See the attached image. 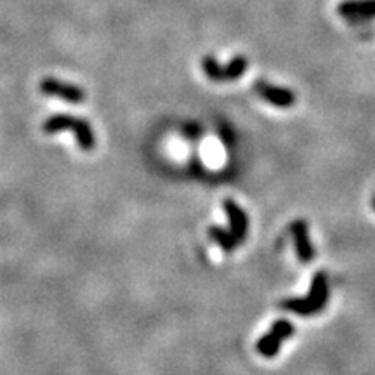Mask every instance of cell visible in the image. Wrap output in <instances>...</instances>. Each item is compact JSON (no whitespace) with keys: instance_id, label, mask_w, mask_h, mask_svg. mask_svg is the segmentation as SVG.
I'll list each match as a JSON object with an SVG mask.
<instances>
[{"instance_id":"obj_2","label":"cell","mask_w":375,"mask_h":375,"mask_svg":"<svg viewBox=\"0 0 375 375\" xmlns=\"http://www.w3.org/2000/svg\"><path fill=\"white\" fill-rule=\"evenodd\" d=\"M224 209H226L228 219H230V231H224L221 228H210V235L214 240L221 245L226 252H231L235 247L242 244L247 237L249 230V219L247 214L242 210L240 205H237L231 200L224 202Z\"/></svg>"},{"instance_id":"obj_5","label":"cell","mask_w":375,"mask_h":375,"mask_svg":"<svg viewBox=\"0 0 375 375\" xmlns=\"http://www.w3.org/2000/svg\"><path fill=\"white\" fill-rule=\"evenodd\" d=\"M68 128V131H73L75 135L78 139V145L82 148H92L94 145V138H92V131L89 127L87 122L84 120H78L75 117H66V115H56L52 119H49L44 125L45 132H58Z\"/></svg>"},{"instance_id":"obj_1","label":"cell","mask_w":375,"mask_h":375,"mask_svg":"<svg viewBox=\"0 0 375 375\" xmlns=\"http://www.w3.org/2000/svg\"><path fill=\"white\" fill-rule=\"evenodd\" d=\"M328 301V278L327 273L318 271L313 277L309 294L306 297L287 299L281 302V308L292 311L299 316H311V314L320 313L325 308Z\"/></svg>"},{"instance_id":"obj_7","label":"cell","mask_w":375,"mask_h":375,"mask_svg":"<svg viewBox=\"0 0 375 375\" xmlns=\"http://www.w3.org/2000/svg\"><path fill=\"white\" fill-rule=\"evenodd\" d=\"M42 94L51 96V98H59L68 103H82L85 99V92L80 87L68 82L58 80V78H44L38 85Z\"/></svg>"},{"instance_id":"obj_8","label":"cell","mask_w":375,"mask_h":375,"mask_svg":"<svg viewBox=\"0 0 375 375\" xmlns=\"http://www.w3.org/2000/svg\"><path fill=\"white\" fill-rule=\"evenodd\" d=\"M291 233L294 237L295 244V252L301 263H309L314 257V249L311 244V238H309V228L306 221H294L291 224Z\"/></svg>"},{"instance_id":"obj_3","label":"cell","mask_w":375,"mask_h":375,"mask_svg":"<svg viewBox=\"0 0 375 375\" xmlns=\"http://www.w3.org/2000/svg\"><path fill=\"white\" fill-rule=\"evenodd\" d=\"M249 61L245 56L238 54L235 56L228 64H219L216 58L212 56H205L202 59V71L205 73L207 78H210L212 82H231L240 78L242 75L247 71Z\"/></svg>"},{"instance_id":"obj_10","label":"cell","mask_w":375,"mask_h":375,"mask_svg":"<svg viewBox=\"0 0 375 375\" xmlns=\"http://www.w3.org/2000/svg\"><path fill=\"white\" fill-rule=\"evenodd\" d=\"M372 209H374V210H375V198H374V200H372Z\"/></svg>"},{"instance_id":"obj_4","label":"cell","mask_w":375,"mask_h":375,"mask_svg":"<svg viewBox=\"0 0 375 375\" xmlns=\"http://www.w3.org/2000/svg\"><path fill=\"white\" fill-rule=\"evenodd\" d=\"M295 332L294 323H291L288 320H278L274 321L273 325H271V328L267 330L266 335H263V337L257 341V353H259L260 356H264V358H273V356H277L278 353H280L281 344H284V341H287L288 337H292Z\"/></svg>"},{"instance_id":"obj_9","label":"cell","mask_w":375,"mask_h":375,"mask_svg":"<svg viewBox=\"0 0 375 375\" xmlns=\"http://www.w3.org/2000/svg\"><path fill=\"white\" fill-rule=\"evenodd\" d=\"M337 13L346 20H370L375 17V0H342Z\"/></svg>"},{"instance_id":"obj_6","label":"cell","mask_w":375,"mask_h":375,"mask_svg":"<svg viewBox=\"0 0 375 375\" xmlns=\"http://www.w3.org/2000/svg\"><path fill=\"white\" fill-rule=\"evenodd\" d=\"M252 89L263 101L270 103L277 108H291L297 101V96H295L294 91L287 87H280V85H273L271 82L263 80V78H257L253 82Z\"/></svg>"}]
</instances>
